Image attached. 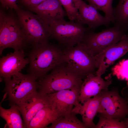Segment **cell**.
Masks as SVG:
<instances>
[{
    "label": "cell",
    "mask_w": 128,
    "mask_h": 128,
    "mask_svg": "<svg viewBox=\"0 0 128 128\" xmlns=\"http://www.w3.org/2000/svg\"><path fill=\"white\" fill-rule=\"evenodd\" d=\"M60 64L82 79L90 74H96L98 69L95 56L82 42L64 49Z\"/></svg>",
    "instance_id": "obj_2"
},
{
    "label": "cell",
    "mask_w": 128,
    "mask_h": 128,
    "mask_svg": "<svg viewBox=\"0 0 128 128\" xmlns=\"http://www.w3.org/2000/svg\"><path fill=\"white\" fill-rule=\"evenodd\" d=\"M64 8L70 21L77 22L79 17L78 9L75 6L73 0H59Z\"/></svg>",
    "instance_id": "obj_24"
},
{
    "label": "cell",
    "mask_w": 128,
    "mask_h": 128,
    "mask_svg": "<svg viewBox=\"0 0 128 128\" xmlns=\"http://www.w3.org/2000/svg\"><path fill=\"white\" fill-rule=\"evenodd\" d=\"M99 117L95 128H126L122 121L99 115Z\"/></svg>",
    "instance_id": "obj_25"
},
{
    "label": "cell",
    "mask_w": 128,
    "mask_h": 128,
    "mask_svg": "<svg viewBox=\"0 0 128 128\" xmlns=\"http://www.w3.org/2000/svg\"><path fill=\"white\" fill-rule=\"evenodd\" d=\"M51 37L65 48L73 46L82 42L86 33L90 29L75 22L64 19L53 22L49 24Z\"/></svg>",
    "instance_id": "obj_7"
},
{
    "label": "cell",
    "mask_w": 128,
    "mask_h": 128,
    "mask_svg": "<svg viewBox=\"0 0 128 128\" xmlns=\"http://www.w3.org/2000/svg\"><path fill=\"white\" fill-rule=\"evenodd\" d=\"M37 79L33 75L21 72L4 81V91L7 95L10 105H20L28 100L38 91Z\"/></svg>",
    "instance_id": "obj_5"
},
{
    "label": "cell",
    "mask_w": 128,
    "mask_h": 128,
    "mask_svg": "<svg viewBox=\"0 0 128 128\" xmlns=\"http://www.w3.org/2000/svg\"><path fill=\"white\" fill-rule=\"evenodd\" d=\"M33 46L28 58V70L39 80L60 64L63 49L49 42Z\"/></svg>",
    "instance_id": "obj_1"
},
{
    "label": "cell",
    "mask_w": 128,
    "mask_h": 128,
    "mask_svg": "<svg viewBox=\"0 0 128 128\" xmlns=\"http://www.w3.org/2000/svg\"><path fill=\"white\" fill-rule=\"evenodd\" d=\"M74 5L78 9L82 3V0H73Z\"/></svg>",
    "instance_id": "obj_29"
},
{
    "label": "cell",
    "mask_w": 128,
    "mask_h": 128,
    "mask_svg": "<svg viewBox=\"0 0 128 128\" xmlns=\"http://www.w3.org/2000/svg\"><path fill=\"white\" fill-rule=\"evenodd\" d=\"M58 118L56 113L49 107L39 110L30 121L27 128H46Z\"/></svg>",
    "instance_id": "obj_18"
},
{
    "label": "cell",
    "mask_w": 128,
    "mask_h": 128,
    "mask_svg": "<svg viewBox=\"0 0 128 128\" xmlns=\"http://www.w3.org/2000/svg\"><path fill=\"white\" fill-rule=\"evenodd\" d=\"M19 0H0L2 7L8 9H14L16 11L20 9L17 4V1Z\"/></svg>",
    "instance_id": "obj_26"
},
{
    "label": "cell",
    "mask_w": 128,
    "mask_h": 128,
    "mask_svg": "<svg viewBox=\"0 0 128 128\" xmlns=\"http://www.w3.org/2000/svg\"><path fill=\"white\" fill-rule=\"evenodd\" d=\"M59 0H46L37 5L27 8L49 25L53 22L64 19L66 14Z\"/></svg>",
    "instance_id": "obj_14"
},
{
    "label": "cell",
    "mask_w": 128,
    "mask_h": 128,
    "mask_svg": "<svg viewBox=\"0 0 128 128\" xmlns=\"http://www.w3.org/2000/svg\"><path fill=\"white\" fill-rule=\"evenodd\" d=\"M122 121L125 125L126 128H128V116L123 120Z\"/></svg>",
    "instance_id": "obj_30"
},
{
    "label": "cell",
    "mask_w": 128,
    "mask_h": 128,
    "mask_svg": "<svg viewBox=\"0 0 128 128\" xmlns=\"http://www.w3.org/2000/svg\"><path fill=\"white\" fill-rule=\"evenodd\" d=\"M28 43L17 16L0 10V54L6 48L23 50Z\"/></svg>",
    "instance_id": "obj_3"
},
{
    "label": "cell",
    "mask_w": 128,
    "mask_h": 128,
    "mask_svg": "<svg viewBox=\"0 0 128 128\" xmlns=\"http://www.w3.org/2000/svg\"><path fill=\"white\" fill-rule=\"evenodd\" d=\"M113 12L114 26L126 33L128 25V0H119L117 6L113 8Z\"/></svg>",
    "instance_id": "obj_20"
},
{
    "label": "cell",
    "mask_w": 128,
    "mask_h": 128,
    "mask_svg": "<svg viewBox=\"0 0 128 128\" xmlns=\"http://www.w3.org/2000/svg\"><path fill=\"white\" fill-rule=\"evenodd\" d=\"M123 97L124 99L128 105V86L123 88L121 91Z\"/></svg>",
    "instance_id": "obj_28"
},
{
    "label": "cell",
    "mask_w": 128,
    "mask_h": 128,
    "mask_svg": "<svg viewBox=\"0 0 128 128\" xmlns=\"http://www.w3.org/2000/svg\"><path fill=\"white\" fill-rule=\"evenodd\" d=\"M82 78L61 64L38 81L39 91L44 95L81 87Z\"/></svg>",
    "instance_id": "obj_4"
},
{
    "label": "cell",
    "mask_w": 128,
    "mask_h": 128,
    "mask_svg": "<svg viewBox=\"0 0 128 128\" xmlns=\"http://www.w3.org/2000/svg\"><path fill=\"white\" fill-rule=\"evenodd\" d=\"M111 74H110L105 80L101 76L93 73L87 76L83 81L80 87L78 99L82 104L88 99L97 95L103 90H108L112 84Z\"/></svg>",
    "instance_id": "obj_13"
},
{
    "label": "cell",
    "mask_w": 128,
    "mask_h": 128,
    "mask_svg": "<svg viewBox=\"0 0 128 128\" xmlns=\"http://www.w3.org/2000/svg\"><path fill=\"white\" fill-rule=\"evenodd\" d=\"M127 32H128V30H127ZM127 34H128V33Z\"/></svg>",
    "instance_id": "obj_31"
},
{
    "label": "cell",
    "mask_w": 128,
    "mask_h": 128,
    "mask_svg": "<svg viewBox=\"0 0 128 128\" xmlns=\"http://www.w3.org/2000/svg\"><path fill=\"white\" fill-rule=\"evenodd\" d=\"M112 73L118 79L124 80L128 86V58L120 61L112 68Z\"/></svg>",
    "instance_id": "obj_23"
},
{
    "label": "cell",
    "mask_w": 128,
    "mask_h": 128,
    "mask_svg": "<svg viewBox=\"0 0 128 128\" xmlns=\"http://www.w3.org/2000/svg\"><path fill=\"white\" fill-rule=\"evenodd\" d=\"M126 34L115 26L98 32L90 29L86 33L82 42L95 56L116 44Z\"/></svg>",
    "instance_id": "obj_8"
},
{
    "label": "cell",
    "mask_w": 128,
    "mask_h": 128,
    "mask_svg": "<svg viewBox=\"0 0 128 128\" xmlns=\"http://www.w3.org/2000/svg\"><path fill=\"white\" fill-rule=\"evenodd\" d=\"M128 52V35L126 34L116 44L95 56L98 67L96 74L101 76L110 65Z\"/></svg>",
    "instance_id": "obj_11"
},
{
    "label": "cell",
    "mask_w": 128,
    "mask_h": 128,
    "mask_svg": "<svg viewBox=\"0 0 128 128\" xmlns=\"http://www.w3.org/2000/svg\"><path fill=\"white\" fill-rule=\"evenodd\" d=\"M81 87L45 95L49 107L56 113L58 118L70 113L74 107L80 103L78 99Z\"/></svg>",
    "instance_id": "obj_10"
},
{
    "label": "cell",
    "mask_w": 128,
    "mask_h": 128,
    "mask_svg": "<svg viewBox=\"0 0 128 128\" xmlns=\"http://www.w3.org/2000/svg\"><path fill=\"white\" fill-rule=\"evenodd\" d=\"M46 0H20L21 3L26 7L37 5Z\"/></svg>",
    "instance_id": "obj_27"
},
{
    "label": "cell",
    "mask_w": 128,
    "mask_h": 128,
    "mask_svg": "<svg viewBox=\"0 0 128 128\" xmlns=\"http://www.w3.org/2000/svg\"><path fill=\"white\" fill-rule=\"evenodd\" d=\"M98 113L99 115L122 121L128 116V105L118 89L103 90Z\"/></svg>",
    "instance_id": "obj_9"
},
{
    "label": "cell",
    "mask_w": 128,
    "mask_h": 128,
    "mask_svg": "<svg viewBox=\"0 0 128 128\" xmlns=\"http://www.w3.org/2000/svg\"><path fill=\"white\" fill-rule=\"evenodd\" d=\"M16 12L28 44L33 46L49 42L51 36L49 25L30 11L20 8Z\"/></svg>",
    "instance_id": "obj_6"
},
{
    "label": "cell",
    "mask_w": 128,
    "mask_h": 128,
    "mask_svg": "<svg viewBox=\"0 0 128 128\" xmlns=\"http://www.w3.org/2000/svg\"><path fill=\"white\" fill-rule=\"evenodd\" d=\"M78 10L79 17L77 22L83 25H87L90 29H95L102 25L108 27L110 23L105 16L99 13L98 10L83 0Z\"/></svg>",
    "instance_id": "obj_15"
},
{
    "label": "cell",
    "mask_w": 128,
    "mask_h": 128,
    "mask_svg": "<svg viewBox=\"0 0 128 128\" xmlns=\"http://www.w3.org/2000/svg\"><path fill=\"white\" fill-rule=\"evenodd\" d=\"M22 116L25 128H27L32 118L40 110L49 107L45 95L39 92L34 95L28 100L18 106Z\"/></svg>",
    "instance_id": "obj_17"
},
{
    "label": "cell",
    "mask_w": 128,
    "mask_h": 128,
    "mask_svg": "<svg viewBox=\"0 0 128 128\" xmlns=\"http://www.w3.org/2000/svg\"><path fill=\"white\" fill-rule=\"evenodd\" d=\"M101 97V92L96 95L75 106L72 112L82 116V122L87 128H95L94 119L98 113Z\"/></svg>",
    "instance_id": "obj_16"
},
{
    "label": "cell",
    "mask_w": 128,
    "mask_h": 128,
    "mask_svg": "<svg viewBox=\"0 0 128 128\" xmlns=\"http://www.w3.org/2000/svg\"><path fill=\"white\" fill-rule=\"evenodd\" d=\"M29 63L25 57L23 50L14 51L3 56L0 59V78L4 81L20 72Z\"/></svg>",
    "instance_id": "obj_12"
},
{
    "label": "cell",
    "mask_w": 128,
    "mask_h": 128,
    "mask_svg": "<svg viewBox=\"0 0 128 128\" xmlns=\"http://www.w3.org/2000/svg\"><path fill=\"white\" fill-rule=\"evenodd\" d=\"M11 106L8 109L0 106V115L6 121V127L9 128H25L18 107L15 105Z\"/></svg>",
    "instance_id": "obj_19"
},
{
    "label": "cell",
    "mask_w": 128,
    "mask_h": 128,
    "mask_svg": "<svg viewBox=\"0 0 128 128\" xmlns=\"http://www.w3.org/2000/svg\"><path fill=\"white\" fill-rule=\"evenodd\" d=\"M72 112L70 114L58 118L48 127L50 128H87L83 122Z\"/></svg>",
    "instance_id": "obj_21"
},
{
    "label": "cell",
    "mask_w": 128,
    "mask_h": 128,
    "mask_svg": "<svg viewBox=\"0 0 128 128\" xmlns=\"http://www.w3.org/2000/svg\"><path fill=\"white\" fill-rule=\"evenodd\" d=\"M89 4L98 10L103 11L105 17L110 23H113V8L112 4L113 0H86Z\"/></svg>",
    "instance_id": "obj_22"
}]
</instances>
